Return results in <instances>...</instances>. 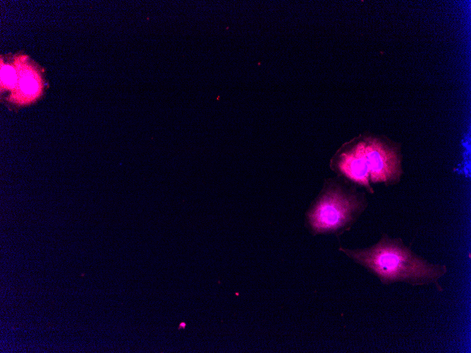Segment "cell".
<instances>
[{"label": "cell", "instance_id": "obj_1", "mask_svg": "<svg viewBox=\"0 0 471 353\" xmlns=\"http://www.w3.org/2000/svg\"><path fill=\"white\" fill-rule=\"evenodd\" d=\"M401 144L364 132L343 143L331 158L330 169L357 187L374 194L372 185H394L403 175Z\"/></svg>", "mask_w": 471, "mask_h": 353}, {"label": "cell", "instance_id": "obj_2", "mask_svg": "<svg viewBox=\"0 0 471 353\" xmlns=\"http://www.w3.org/2000/svg\"><path fill=\"white\" fill-rule=\"evenodd\" d=\"M338 250L374 275L384 285L404 283L411 286L434 285L443 289L439 280L447 273L444 264L431 263L406 245L400 237L383 233L379 240L368 247Z\"/></svg>", "mask_w": 471, "mask_h": 353}, {"label": "cell", "instance_id": "obj_3", "mask_svg": "<svg viewBox=\"0 0 471 353\" xmlns=\"http://www.w3.org/2000/svg\"><path fill=\"white\" fill-rule=\"evenodd\" d=\"M368 206L366 193L339 178H326L305 215L312 235L338 237L349 231Z\"/></svg>", "mask_w": 471, "mask_h": 353}, {"label": "cell", "instance_id": "obj_4", "mask_svg": "<svg viewBox=\"0 0 471 353\" xmlns=\"http://www.w3.org/2000/svg\"><path fill=\"white\" fill-rule=\"evenodd\" d=\"M22 92L27 97H32L38 90L37 82L30 76H25L20 82Z\"/></svg>", "mask_w": 471, "mask_h": 353}, {"label": "cell", "instance_id": "obj_5", "mask_svg": "<svg viewBox=\"0 0 471 353\" xmlns=\"http://www.w3.org/2000/svg\"><path fill=\"white\" fill-rule=\"evenodd\" d=\"M16 79V73L14 70L9 67L6 66L1 70V80L4 82L6 85H13Z\"/></svg>", "mask_w": 471, "mask_h": 353}]
</instances>
